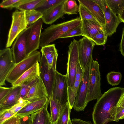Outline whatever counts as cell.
Here are the masks:
<instances>
[{"label":"cell","mask_w":124,"mask_h":124,"mask_svg":"<svg viewBox=\"0 0 124 124\" xmlns=\"http://www.w3.org/2000/svg\"><path fill=\"white\" fill-rule=\"evenodd\" d=\"M16 115L8 109H0V124Z\"/></svg>","instance_id":"39"},{"label":"cell","mask_w":124,"mask_h":124,"mask_svg":"<svg viewBox=\"0 0 124 124\" xmlns=\"http://www.w3.org/2000/svg\"><path fill=\"white\" fill-rule=\"evenodd\" d=\"M78 90L73 87H68V101L71 109L73 108L77 94Z\"/></svg>","instance_id":"34"},{"label":"cell","mask_w":124,"mask_h":124,"mask_svg":"<svg viewBox=\"0 0 124 124\" xmlns=\"http://www.w3.org/2000/svg\"><path fill=\"white\" fill-rule=\"evenodd\" d=\"M43 22L41 18L31 25L27 41L26 55L27 57L39 48Z\"/></svg>","instance_id":"14"},{"label":"cell","mask_w":124,"mask_h":124,"mask_svg":"<svg viewBox=\"0 0 124 124\" xmlns=\"http://www.w3.org/2000/svg\"><path fill=\"white\" fill-rule=\"evenodd\" d=\"M79 10V6L75 0H65L63 6L64 14H77Z\"/></svg>","instance_id":"24"},{"label":"cell","mask_w":124,"mask_h":124,"mask_svg":"<svg viewBox=\"0 0 124 124\" xmlns=\"http://www.w3.org/2000/svg\"><path fill=\"white\" fill-rule=\"evenodd\" d=\"M40 111L30 115L31 120V124H38Z\"/></svg>","instance_id":"45"},{"label":"cell","mask_w":124,"mask_h":124,"mask_svg":"<svg viewBox=\"0 0 124 124\" xmlns=\"http://www.w3.org/2000/svg\"><path fill=\"white\" fill-rule=\"evenodd\" d=\"M41 57L40 52L36 50L16 64L7 76L6 81L11 84L14 82L23 73L39 62Z\"/></svg>","instance_id":"3"},{"label":"cell","mask_w":124,"mask_h":124,"mask_svg":"<svg viewBox=\"0 0 124 124\" xmlns=\"http://www.w3.org/2000/svg\"><path fill=\"white\" fill-rule=\"evenodd\" d=\"M102 10L104 15V29L108 36L110 37L115 33L121 23L118 17L111 10L106 0H95Z\"/></svg>","instance_id":"9"},{"label":"cell","mask_w":124,"mask_h":124,"mask_svg":"<svg viewBox=\"0 0 124 124\" xmlns=\"http://www.w3.org/2000/svg\"><path fill=\"white\" fill-rule=\"evenodd\" d=\"M63 0H43L35 10L43 14L47 11Z\"/></svg>","instance_id":"25"},{"label":"cell","mask_w":124,"mask_h":124,"mask_svg":"<svg viewBox=\"0 0 124 124\" xmlns=\"http://www.w3.org/2000/svg\"><path fill=\"white\" fill-rule=\"evenodd\" d=\"M48 99L50 104L51 123L52 124H56L60 112L63 108L57 100L53 99L52 97Z\"/></svg>","instance_id":"23"},{"label":"cell","mask_w":124,"mask_h":124,"mask_svg":"<svg viewBox=\"0 0 124 124\" xmlns=\"http://www.w3.org/2000/svg\"><path fill=\"white\" fill-rule=\"evenodd\" d=\"M122 75L119 72L111 71L107 75V78L108 83L112 86L118 85L121 80Z\"/></svg>","instance_id":"31"},{"label":"cell","mask_w":124,"mask_h":124,"mask_svg":"<svg viewBox=\"0 0 124 124\" xmlns=\"http://www.w3.org/2000/svg\"><path fill=\"white\" fill-rule=\"evenodd\" d=\"M39 76V63L38 62L23 73L16 81L12 84V87H14L20 86L23 83L38 78Z\"/></svg>","instance_id":"21"},{"label":"cell","mask_w":124,"mask_h":124,"mask_svg":"<svg viewBox=\"0 0 124 124\" xmlns=\"http://www.w3.org/2000/svg\"><path fill=\"white\" fill-rule=\"evenodd\" d=\"M50 124H52L51 123Z\"/></svg>","instance_id":"51"},{"label":"cell","mask_w":124,"mask_h":124,"mask_svg":"<svg viewBox=\"0 0 124 124\" xmlns=\"http://www.w3.org/2000/svg\"><path fill=\"white\" fill-rule=\"evenodd\" d=\"M68 124H72V123L71 122V120L70 119H69L68 122Z\"/></svg>","instance_id":"50"},{"label":"cell","mask_w":124,"mask_h":124,"mask_svg":"<svg viewBox=\"0 0 124 124\" xmlns=\"http://www.w3.org/2000/svg\"><path fill=\"white\" fill-rule=\"evenodd\" d=\"M79 63L84 71L93 58V51L95 45L91 39L84 36L79 40Z\"/></svg>","instance_id":"13"},{"label":"cell","mask_w":124,"mask_h":124,"mask_svg":"<svg viewBox=\"0 0 124 124\" xmlns=\"http://www.w3.org/2000/svg\"><path fill=\"white\" fill-rule=\"evenodd\" d=\"M83 36L81 24L61 36L60 38L73 37L77 36Z\"/></svg>","instance_id":"36"},{"label":"cell","mask_w":124,"mask_h":124,"mask_svg":"<svg viewBox=\"0 0 124 124\" xmlns=\"http://www.w3.org/2000/svg\"><path fill=\"white\" fill-rule=\"evenodd\" d=\"M79 41L74 39L69 46L67 71L66 74L68 86L72 87L75 81L77 65L79 62L78 48Z\"/></svg>","instance_id":"5"},{"label":"cell","mask_w":124,"mask_h":124,"mask_svg":"<svg viewBox=\"0 0 124 124\" xmlns=\"http://www.w3.org/2000/svg\"><path fill=\"white\" fill-rule=\"evenodd\" d=\"M13 88V87H8L0 86V101L8 95Z\"/></svg>","instance_id":"42"},{"label":"cell","mask_w":124,"mask_h":124,"mask_svg":"<svg viewBox=\"0 0 124 124\" xmlns=\"http://www.w3.org/2000/svg\"><path fill=\"white\" fill-rule=\"evenodd\" d=\"M79 4L84 6L93 15L98 22L104 27L105 20L103 12L95 0H78Z\"/></svg>","instance_id":"19"},{"label":"cell","mask_w":124,"mask_h":124,"mask_svg":"<svg viewBox=\"0 0 124 124\" xmlns=\"http://www.w3.org/2000/svg\"><path fill=\"white\" fill-rule=\"evenodd\" d=\"M47 108L45 107L40 110L38 124H50L51 123Z\"/></svg>","instance_id":"33"},{"label":"cell","mask_w":124,"mask_h":124,"mask_svg":"<svg viewBox=\"0 0 124 124\" xmlns=\"http://www.w3.org/2000/svg\"><path fill=\"white\" fill-rule=\"evenodd\" d=\"M124 108V93L121 97L118 103L117 107L114 110V113L116 109Z\"/></svg>","instance_id":"48"},{"label":"cell","mask_w":124,"mask_h":124,"mask_svg":"<svg viewBox=\"0 0 124 124\" xmlns=\"http://www.w3.org/2000/svg\"><path fill=\"white\" fill-rule=\"evenodd\" d=\"M84 71L79 62L77 66L75 77V81H81L83 77Z\"/></svg>","instance_id":"41"},{"label":"cell","mask_w":124,"mask_h":124,"mask_svg":"<svg viewBox=\"0 0 124 124\" xmlns=\"http://www.w3.org/2000/svg\"><path fill=\"white\" fill-rule=\"evenodd\" d=\"M121 22L124 23V8L121 13L117 16Z\"/></svg>","instance_id":"49"},{"label":"cell","mask_w":124,"mask_h":124,"mask_svg":"<svg viewBox=\"0 0 124 124\" xmlns=\"http://www.w3.org/2000/svg\"><path fill=\"white\" fill-rule=\"evenodd\" d=\"M71 121L72 124H93L90 121H85L81 119L74 118Z\"/></svg>","instance_id":"46"},{"label":"cell","mask_w":124,"mask_h":124,"mask_svg":"<svg viewBox=\"0 0 124 124\" xmlns=\"http://www.w3.org/2000/svg\"><path fill=\"white\" fill-rule=\"evenodd\" d=\"M30 102L29 101L23 100L21 98L17 103L8 109L12 112L16 114L18 112Z\"/></svg>","instance_id":"38"},{"label":"cell","mask_w":124,"mask_h":124,"mask_svg":"<svg viewBox=\"0 0 124 124\" xmlns=\"http://www.w3.org/2000/svg\"><path fill=\"white\" fill-rule=\"evenodd\" d=\"M101 75L98 61L92 60L90 74L86 103L98 99L102 95L101 89Z\"/></svg>","instance_id":"4"},{"label":"cell","mask_w":124,"mask_h":124,"mask_svg":"<svg viewBox=\"0 0 124 124\" xmlns=\"http://www.w3.org/2000/svg\"><path fill=\"white\" fill-rule=\"evenodd\" d=\"M68 82L67 77L57 71L53 87L52 97L60 102L64 108L68 102Z\"/></svg>","instance_id":"8"},{"label":"cell","mask_w":124,"mask_h":124,"mask_svg":"<svg viewBox=\"0 0 124 124\" xmlns=\"http://www.w3.org/2000/svg\"></svg>","instance_id":"52"},{"label":"cell","mask_w":124,"mask_h":124,"mask_svg":"<svg viewBox=\"0 0 124 124\" xmlns=\"http://www.w3.org/2000/svg\"><path fill=\"white\" fill-rule=\"evenodd\" d=\"M31 25L21 32L17 37L11 48L14 61L17 64L27 57L26 55L27 39Z\"/></svg>","instance_id":"10"},{"label":"cell","mask_w":124,"mask_h":124,"mask_svg":"<svg viewBox=\"0 0 124 124\" xmlns=\"http://www.w3.org/2000/svg\"><path fill=\"white\" fill-rule=\"evenodd\" d=\"M124 93V88H111L102 94L95 104L92 113L94 124H107L114 121V111Z\"/></svg>","instance_id":"1"},{"label":"cell","mask_w":124,"mask_h":124,"mask_svg":"<svg viewBox=\"0 0 124 124\" xmlns=\"http://www.w3.org/2000/svg\"><path fill=\"white\" fill-rule=\"evenodd\" d=\"M93 59L92 58L84 71L83 77L78 90L73 107L74 110L77 111H84L87 105L86 99L88 91L91 67Z\"/></svg>","instance_id":"7"},{"label":"cell","mask_w":124,"mask_h":124,"mask_svg":"<svg viewBox=\"0 0 124 124\" xmlns=\"http://www.w3.org/2000/svg\"><path fill=\"white\" fill-rule=\"evenodd\" d=\"M28 0H3L0 4V7L2 8L11 9L16 8Z\"/></svg>","instance_id":"29"},{"label":"cell","mask_w":124,"mask_h":124,"mask_svg":"<svg viewBox=\"0 0 124 124\" xmlns=\"http://www.w3.org/2000/svg\"><path fill=\"white\" fill-rule=\"evenodd\" d=\"M81 26L83 36L91 39L97 34L105 31L104 27L98 22L82 20Z\"/></svg>","instance_id":"17"},{"label":"cell","mask_w":124,"mask_h":124,"mask_svg":"<svg viewBox=\"0 0 124 124\" xmlns=\"http://www.w3.org/2000/svg\"><path fill=\"white\" fill-rule=\"evenodd\" d=\"M19 117L16 115L4 122L1 124H18Z\"/></svg>","instance_id":"43"},{"label":"cell","mask_w":124,"mask_h":124,"mask_svg":"<svg viewBox=\"0 0 124 124\" xmlns=\"http://www.w3.org/2000/svg\"><path fill=\"white\" fill-rule=\"evenodd\" d=\"M25 16L27 25L31 26L41 18L43 14L35 10L25 11Z\"/></svg>","instance_id":"27"},{"label":"cell","mask_w":124,"mask_h":124,"mask_svg":"<svg viewBox=\"0 0 124 124\" xmlns=\"http://www.w3.org/2000/svg\"><path fill=\"white\" fill-rule=\"evenodd\" d=\"M49 104L47 97L30 102L18 112L16 115L19 117H24L40 111L43 108L48 107Z\"/></svg>","instance_id":"15"},{"label":"cell","mask_w":124,"mask_h":124,"mask_svg":"<svg viewBox=\"0 0 124 124\" xmlns=\"http://www.w3.org/2000/svg\"><path fill=\"white\" fill-rule=\"evenodd\" d=\"M12 21L6 45V48L10 47L14 41L28 26L25 11L17 9L12 13Z\"/></svg>","instance_id":"6"},{"label":"cell","mask_w":124,"mask_h":124,"mask_svg":"<svg viewBox=\"0 0 124 124\" xmlns=\"http://www.w3.org/2000/svg\"><path fill=\"white\" fill-rule=\"evenodd\" d=\"M21 86L13 87L8 95L0 101V109H10L18 102L21 98Z\"/></svg>","instance_id":"20"},{"label":"cell","mask_w":124,"mask_h":124,"mask_svg":"<svg viewBox=\"0 0 124 124\" xmlns=\"http://www.w3.org/2000/svg\"><path fill=\"white\" fill-rule=\"evenodd\" d=\"M16 64L11 49L6 48L0 51V86L6 85L8 75Z\"/></svg>","instance_id":"12"},{"label":"cell","mask_w":124,"mask_h":124,"mask_svg":"<svg viewBox=\"0 0 124 124\" xmlns=\"http://www.w3.org/2000/svg\"><path fill=\"white\" fill-rule=\"evenodd\" d=\"M112 11L117 16L119 15L124 8V0H106Z\"/></svg>","instance_id":"26"},{"label":"cell","mask_w":124,"mask_h":124,"mask_svg":"<svg viewBox=\"0 0 124 124\" xmlns=\"http://www.w3.org/2000/svg\"><path fill=\"white\" fill-rule=\"evenodd\" d=\"M81 22L80 18L77 17L47 27L41 33L40 47L49 45L62 35L81 25Z\"/></svg>","instance_id":"2"},{"label":"cell","mask_w":124,"mask_h":124,"mask_svg":"<svg viewBox=\"0 0 124 124\" xmlns=\"http://www.w3.org/2000/svg\"><path fill=\"white\" fill-rule=\"evenodd\" d=\"M42 55L39 62L40 77L46 87L48 98L52 97L56 72L53 69H49L47 60L44 54Z\"/></svg>","instance_id":"11"},{"label":"cell","mask_w":124,"mask_h":124,"mask_svg":"<svg viewBox=\"0 0 124 124\" xmlns=\"http://www.w3.org/2000/svg\"><path fill=\"white\" fill-rule=\"evenodd\" d=\"M46 97H48L47 91L39 76L28 94L22 99L31 102Z\"/></svg>","instance_id":"16"},{"label":"cell","mask_w":124,"mask_h":124,"mask_svg":"<svg viewBox=\"0 0 124 124\" xmlns=\"http://www.w3.org/2000/svg\"><path fill=\"white\" fill-rule=\"evenodd\" d=\"M19 117V124H31V120L30 115L24 117Z\"/></svg>","instance_id":"44"},{"label":"cell","mask_w":124,"mask_h":124,"mask_svg":"<svg viewBox=\"0 0 124 124\" xmlns=\"http://www.w3.org/2000/svg\"><path fill=\"white\" fill-rule=\"evenodd\" d=\"M124 119V108L116 109L113 115L114 121L118 122L120 119Z\"/></svg>","instance_id":"40"},{"label":"cell","mask_w":124,"mask_h":124,"mask_svg":"<svg viewBox=\"0 0 124 124\" xmlns=\"http://www.w3.org/2000/svg\"><path fill=\"white\" fill-rule=\"evenodd\" d=\"M41 53L44 55L47 60L49 69L57 71L56 65L58 54L54 44H49L42 47Z\"/></svg>","instance_id":"22"},{"label":"cell","mask_w":124,"mask_h":124,"mask_svg":"<svg viewBox=\"0 0 124 124\" xmlns=\"http://www.w3.org/2000/svg\"><path fill=\"white\" fill-rule=\"evenodd\" d=\"M43 0H28L17 7L16 9L22 11L35 10Z\"/></svg>","instance_id":"30"},{"label":"cell","mask_w":124,"mask_h":124,"mask_svg":"<svg viewBox=\"0 0 124 124\" xmlns=\"http://www.w3.org/2000/svg\"><path fill=\"white\" fill-rule=\"evenodd\" d=\"M71 109L68 102L65 107L61 111L56 124H68L70 119Z\"/></svg>","instance_id":"28"},{"label":"cell","mask_w":124,"mask_h":124,"mask_svg":"<svg viewBox=\"0 0 124 124\" xmlns=\"http://www.w3.org/2000/svg\"><path fill=\"white\" fill-rule=\"evenodd\" d=\"M119 49L121 54L124 57V27L123 30L122 38L119 45Z\"/></svg>","instance_id":"47"},{"label":"cell","mask_w":124,"mask_h":124,"mask_svg":"<svg viewBox=\"0 0 124 124\" xmlns=\"http://www.w3.org/2000/svg\"><path fill=\"white\" fill-rule=\"evenodd\" d=\"M79 6L78 13L79 17L81 20H88L98 22L92 13L84 6L80 4H79Z\"/></svg>","instance_id":"32"},{"label":"cell","mask_w":124,"mask_h":124,"mask_svg":"<svg viewBox=\"0 0 124 124\" xmlns=\"http://www.w3.org/2000/svg\"><path fill=\"white\" fill-rule=\"evenodd\" d=\"M65 0L57 4L46 12L41 18L46 24H51L63 16V6Z\"/></svg>","instance_id":"18"},{"label":"cell","mask_w":124,"mask_h":124,"mask_svg":"<svg viewBox=\"0 0 124 124\" xmlns=\"http://www.w3.org/2000/svg\"><path fill=\"white\" fill-rule=\"evenodd\" d=\"M108 37L105 31L99 33L91 39L97 45H104L106 43Z\"/></svg>","instance_id":"37"},{"label":"cell","mask_w":124,"mask_h":124,"mask_svg":"<svg viewBox=\"0 0 124 124\" xmlns=\"http://www.w3.org/2000/svg\"><path fill=\"white\" fill-rule=\"evenodd\" d=\"M38 78L35 79L30 82L25 83L20 85L21 87L20 96L21 98L23 99L27 95Z\"/></svg>","instance_id":"35"}]
</instances>
